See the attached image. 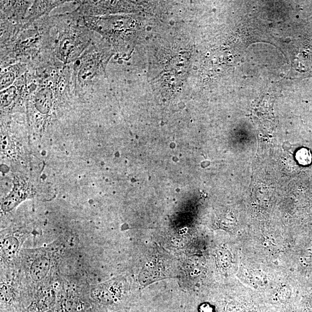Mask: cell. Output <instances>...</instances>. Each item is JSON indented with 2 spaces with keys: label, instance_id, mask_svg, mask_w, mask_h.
I'll use <instances>...</instances> for the list:
<instances>
[{
  "label": "cell",
  "instance_id": "cell-10",
  "mask_svg": "<svg viewBox=\"0 0 312 312\" xmlns=\"http://www.w3.org/2000/svg\"><path fill=\"white\" fill-rule=\"evenodd\" d=\"M306 151L307 150L305 149L299 150V152L297 153V156H296V158H297L299 163L303 164V165H307V164L310 163V160H311L310 156H309L308 153L304 156Z\"/></svg>",
  "mask_w": 312,
  "mask_h": 312
},
{
  "label": "cell",
  "instance_id": "cell-9",
  "mask_svg": "<svg viewBox=\"0 0 312 312\" xmlns=\"http://www.w3.org/2000/svg\"><path fill=\"white\" fill-rule=\"evenodd\" d=\"M1 295L3 300L9 301L12 296V290L10 286L3 283L1 285Z\"/></svg>",
  "mask_w": 312,
  "mask_h": 312
},
{
  "label": "cell",
  "instance_id": "cell-2",
  "mask_svg": "<svg viewBox=\"0 0 312 312\" xmlns=\"http://www.w3.org/2000/svg\"><path fill=\"white\" fill-rule=\"evenodd\" d=\"M52 17L23 26L14 38L1 45V68L24 63L32 66L45 56Z\"/></svg>",
  "mask_w": 312,
  "mask_h": 312
},
{
  "label": "cell",
  "instance_id": "cell-1",
  "mask_svg": "<svg viewBox=\"0 0 312 312\" xmlns=\"http://www.w3.org/2000/svg\"><path fill=\"white\" fill-rule=\"evenodd\" d=\"M92 35L75 12L52 17L46 55L64 65L73 64L92 44Z\"/></svg>",
  "mask_w": 312,
  "mask_h": 312
},
{
  "label": "cell",
  "instance_id": "cell-6",
  "mask_svg": "<svg viewBox=\"0 0 312 312\" xmlns=\"http://www.w3.org/2000/svg\"><path fill=\"white\" fill-rule=\"evenodd\" d=\"M50 267V259L44 256L37 258L31 265L30 275L35 282H39L47 275Z\"/></svg>",
  "mask_w": 312,
  "mask_h": 312
},
{
  "label": "cell",
  "instance_id": "cell-8",
  "mask_svg": "<svg viewBox=\"0 0 312 312\" xmlns=\"http://www.w3.org/2000/svg\"><path fill=\"white\" fill-rule=\"evenodd\" d=\"M3 257L12 259L16 256L18 249V242L16 238L8 237L3 240L1 246Z\"/></svg>",
  "mask_w": 312,
  "mask_h": 312
},
{
  "label": "cell",
  "instance_id": "cell-11",
  "mask_svg": "<svg viewBox=\"0 0 312 312\" xmlns=\"http://www.w3.org/2000/svg\"><path fill=\"white\" fill-rule=\"evenodd\" d=\"M199 312H215V309L211 304L203 303L200 305Z\"/></svg>",
  "mask_w": 312,
  "mask_h": 312
},
{
  "label": "cell",
  "instance_id": "cell-5",
  "mask_svg": "<svg viewBox=\"0 0 312 312\" xmlns=\"http://www.w3.org/2000/svg\"><path fill=\"white\" fill-rule=\"evenodd\" d=\"M30 64L18 63L1 68L0 90L1 91L10 87L17 80L31 69Z\"/></svg>",
  "mask_w": 312,
  "mask_h": 312
},
{
  "label": "cell",
  "instance_id": "cell-3",
  "mask_svg": "<svg viewBox=\"0 0 312 312\" xmlns=\"http://www.w3.org/2000/svg\"><path fill=\"white\" fill-rule=\"evenodd\" d=\"M72 66L75 94L80 95L91 91L94 79L104 66L99 46L92 44Z\"/></svg>",
  "mask_w": 312,
  "mask_h": 312
},
{
  "label": "cell",
  "instance_id": "cell-7",
  "mask_svg": "<svg viewBox=\"0 0 312 312\" xmlns=\"http://www.w3.org/2000/svg\"><path fill=\"white\" fill-rule=\"evenodd\" d=\"M91 296L95 301L103 305H110L113 303L114 298L112 293L104 286H98L92 289Z\"/></svg>",
  "mask_w": 312,
  "mask_h": 312
},
{
  "label": "cell",
  "instance_id": "cell-4",
  "mask_svg": "<svg viewBox=\"0 0 312 312\" xmlns=\"http://www.w3.org/2000/svg\"><path fill=\"white\" fill-rule=\"evenodd\" d=\"M66 2L69 1H34L32 5L28 9L25 18L24 19L23 26L29 25L40 18L48 17L49 14L54 9Z\"/></svg>",
  "mask_w": 312,
  "mask_h": 312
}]
</instances>
